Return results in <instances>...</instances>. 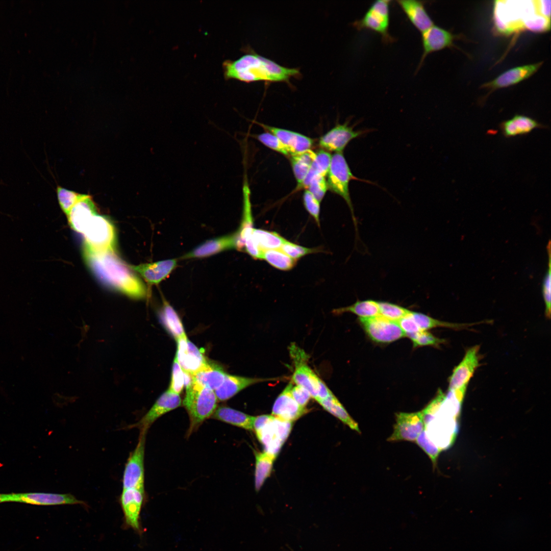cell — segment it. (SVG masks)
Masks as SVG:
<instances>
[{
  "instance_id": "cell-54",
  "label": "cell",
  "mask_w": 551,
  "mask_h": 551,
  "mask_svg": "<svg viewBox=\"0 0 551 551\" xmlns=\"http://www.w3.org/2000/svg\"><path fill=\"white\" fill-rule=\"evenodd\" d=\"M4 503L3 494H0V503Z\"/></svg>"
},
{
  "instance_id": "cell-11",
  "label": "cell",
  "mask_w": 551,
  "mask_h": 551,
  "mask_svg": "<svg viewBox=\"0 0 551 551\" xmlns=\"http://www.w3.org/2000/svg\"><path fill=\"white\" fill-rule=\"evenodd\" d=\"M146 434L140 433L138 442L127 459L122 477V489H144Z\"/></svg>"
},
{
  "instance_id": "cell-50",
  "label": "cell",
  "mask_w": 551,
  "mask_h": 551,
  "mask_svg": "<svg viewBox=\"0 0 551 551\" xmlns=\"http://www.w3.org/2000/svg\"><path fill=\"white\" fill-rule=\"evenodd\" d=\"M328 188L325 177H316L312 180L307 189L320 202L324 196Z\"/></svg>"
},
{
  "instance_id": "cell-4",
  "label": "cell",
  "mask_w": 551,
  "mask_h": 551,
  "mask_svg": "<svg viewBox=\"0 0 551 551\" xmlns=\"http://www.w3.org/2000/svg\"><path fill=\"white\" fill-rule=\"evenodd\" d=\"M186 389L183 404L189 416L188 434H190L212 416L217 408L218 399L213 390L193 382Z\"/></svg>"
},
{
  "instance_id": "cell-51",
  "label": "cell",
  "mask_w": 551,
  "mask_h": 551,
  "mask_svg": "<svg viewBox=\"0 0 551 551\" xmlns=\"http://www.w3.org/2000/svg\"><path fill=\"white\" fill-rule=\"evenodd\" d=\"M291 393L294 399L302 407L306 408L311 396L309 392L304 388L299 385H293L291 388Z\"/></svg>"
},
{
  "instance_id": "cell-2",
  "label": "cell",
  "mask_w": 551,
  "mask_h": 551,
  "mask_svg": "<svg viewBox=\"0 0 551 551\" xmlns=\"http://www.w3.org/2000/svg\"><path fill=\"white\" fill-rule=\"evenodd\" d=\"M224 78L249 83L257 81L289 82L301 76L299 70L281 66L252 51L235 60L222 63Z\"/></svg>"
},
{
  "instance_id": "cell-48",
  "label": "cell",
  "mask_w": 551,
  "mask_h": 551,
  "mask_svg": "<svg viewBox=\"0 0 551 551\" xmlns=\"http://www.w3.org/2000/svg\"><path fill=\"white\" fill-rule=\"evenodd\" d=\"M303 198L306 210L319 226L320 202L307 189L304 191Z\"/></svg>"
},
{
  "instance_id": "cell-36",
  "label": "cell",
  "mask_w": 551,
  "mask_h": 551,
  "mask_svg": "<svg viewBox=\"0 0 551 551\" xmlns=\"http://www.w3.org/2000/svg\"><path fill=\"white\" fill-rule=\"evenodd\" d=\"M252 236L255 243L262 252L280 249L287 240L276 232L255 228L253 229Z\"/></svg>"
},
{
  "instance_id": "cell-19",
  "label": "cell",
  "mask_w": 551,
  "mask_h": 551,
  "mask_svg": "<svg viewBox=\"0 0 551 551\" xmlns=\"http://www.w3.org/2000/svg\"><path fill=\"white\" fill-rule=\"evenodd\" d=\"M364 133L363 131H355L347 123L338 124L322 136L319 141L323 150L342 152L348 143Z\"/></svg>"
},
{
  "instance_id": "cell-37",
  "label": "cell",
  "mask_w": 551,
  "mask_h": 551,
  "mask_svg": "<svg viewBox=\"0 0 551 551\" xmlns=\"http://www.w3.org/2000/svg\"><path fill=\"white\" fill-rule=\"evenodd\" d=\"M255 458V487L258 491L270 475L275 458L264 452H256Z\"/></svg>"
},
{
  "instance_id": "cell-41",
  "label": "cell",
  "mask_w": 551,
  "mask_h": 551,
  "mask_svg": "<svg viewBox=\"0 0 551 551\" xmlns=\"http://www.w3.org/2000/svg\"><path fill=\"white\" fill-rule=\"evenodd\" d=\"M547 252L548 257V269L543 280L542 294L545 306V314L547 318H550L551 310V253L550 240L547 245Z\"/></svg>"
},
{
  "instance_id": "cell-43",
  "label": "cell",
  "mask_w": 551,
  "mask_h": 551,
  "mask_svg": "<svg viewBox=\"0 0 551 551\" xmlns=\"http://www.w3.org/2000/svg\"><path fill=\"white\" fill-rule=\"evenodd\" d=\"M406 337L412 341L414 347L426 345L439 346L445 342V340L439 338L426 331H421L416 333L408 334L406 335Z\"/></svg>"
},
{
  "instance_id": "cell-25",
  "label": "cell",
  "mask_w": 551,
  "mask_h": 551,
  "mask_svg": "<svg viewBox=\"0 0 551 551\" xmlns=\"http://www.w3.org/2000/svg\"><path fill=\"white\" fill-rule=\"evenodd\" d=\"M262 128L276 136L286 146L290 156L310 149L313 141L310 138L290 130L258 123Z\"/></svg>"
},
{
  "instance_id": "cell-21",
  "label": "cell",
  "mask_w": 551,
  "mask_h": 551,
  "mask_svg": "<svg viewBox=\"0 0 551 551\" xmlns=\"http://www.w3.org/2000/svg\"><path fill=\"white\" fill-rule=\"evenodd\" d=\"M291 381L276 398L272 409L271 415L283 420L293 422L308 412L307 408L299 406L293 398Z\"/></svg>"
},
{
  "instance_id": "cell-38",
  "label": "cell",
  "mask_w": 551,
  "mask_h": 551,
  "mask_svg": "<svg viewBox=\"0 0 551 551\" xmlns=\"http://www.w3.org/2000/svg\"><path fill=\"white\" fill-rule=\"evenodd\" d=\"M410 315L421 331H426L428 329L437 327H444L454 330H462L466 329L469 326L479 323H456L445 322L433 318L421 313L412 311L411 312Z\"/></svg>"
},
{
  "instance_id": "cell-33",
  "label": "cell",
  "mask_w": 551,
  "mask_h": 551,
  "mask_svg": "<svg viewBox=\"0 0 551 551\" xmlns=\"http://www.w3.org/2000/svg\"><path fill=\"white\" fill-rule=\"evenodd\" d=\"M327 411L338 418L351 429L360 433L358 423L352 418L343 405L332 393L326 398L318 402Z\"/></svg>"
},
{
  "instance_id": "cell-15",
  "label": "cell",
  "mask_w": 551,
  "mask_h": 551,
  "mask_svg": "<svg viewBox=\"0 0 551 551\" xmlns=\"http://www.w3.org/2000/svg\"><path fill=\"white\" fill-rule=\"evenodd\" d=\"M144 497V489H122L119 502L123 514L124 522L130 528L140 533V514Z\"/></svg>"
},
{
  "instance_id": "cell-23",
  "label": "cell",
  "mask_w": 551,
  "mask_h": 551,
  "mask_svg": "<svg viewBox=\"0 0 551 551\" xmlns=\"http://www.w3.org/2000/svg\"><path fill=\"white\" fill-rule=\"evenodd\" d=\"M542 62L517 66L503 72L493 80L485 83L482 88L490 90L507 87L524 80L534 74L541 67Z\"/></svg>"
},
{
  "instance_id": "cell-40",
  "label": "cell",
  "mask_w": 551,
  "mask_h": 551,
  "mask_svg": "<svg viewBox=\"0 0 551 551\" xmlns=\"http://www.w3.org/2000/svg\"><path fill=\"white\" fill-rule=\"evenodd\" d=\"M57 194L60 208L66 216L74 205L85 195L60 186L57 187Z\"/></svg>"
},
{
  "instance_id": "cell-7",
  "label": "cell",
  "mask_w": 551,
  "mask_h": 551,
  "mask_svg": "<svg viewBox=\"0 0 551 551\" xmlns=\"http://www.w3.org/2000/svg\"><path fill=\"white\" fill-rule=\"evenodd\" d=\"M328 188L334 193L341 196L346 202L352 212V218L357 231V220L349 191V183L352 180H359L352 173L342 152L335 153L332 156L330 168L327 174Z\"/></svg>"
},
{
  "instance_id": "cell-47",
  "label": "cell",
  "mask_w": 551,
  "mask_h": 551,
  "mask_svg": "<svg viewBox=\"0 0 551 551\" xmlns=\"http://www.w3.org/2000/svg\"><path fill=\"white\" fill-rule=\"evenodd\" d=\"M417 444L425 452L436 466L437 459L440 453L438 447L429 439L423 429L416 440Z\"/></svg>"
},
{
  "instance_id": "cell-26",
  "label": "cell",
  "mask_w": 551,
  "mask_h": 551,
  "mask_svg": "<svg viewBox=\"0 0 551 551\" xmlns=\"http://www.w3.org/2000/svg\"><path fill=\"white\" fill-rule=\"evenodd\" d=\"M277 379L278 378H249L227 373L222 384L214 391L218 400L225 401L252 385Z\"/></svg>"
},
{
  "instance_id": "cell-17",
  "label": "cell",
  "mask_w": 551,
  "mask_h": 551,
  "mask_svg": "<svg viewBox=\"0 0 551 551\" xmlns=\"http://www.w3.org/2000/svg\"><path fill=\"white\" fill-rule=\"evenodd\" d=\"M176 357L184 372L192 375L208 362L201 351L187 336L177 340Z\"/></svg>"
},
{
  "instance_id": "cell-34",
  "label": "cell",
  "mask_w": 551,
  "mask_h": 551,
  "mask_svg": "<svg viewBox=\"0 0 551 551\" xmlns=\"http://www.w3.org/2000/svg\"><path fill=\"white\" fill-rule=\"evenodd\" d=\"M332 155L329 152L321 149L316 153V157L300 188L307 189L310 182L316 177H323L328 174L331 165Z\"/></svg>"
},
{
  "instance_id": "cell-31",
  "label": "cell",
  "mask_w": 551,
  "mask_h": 551,
  "mask_svg": "<svg viewBox=\"0 0 551 551\" xmlns=\"http://www.w3.org/2000/svg\"><path fill=\"white\" fill-rule=\"evenodd\" d=\"M160 317L167 331L177 341L186 336L182 321L175 310L164 299Z\"/></svg>"
},
{
  "instance_id": "cell-39",
  "label": "cell",
  "mask_w": 551,
  "mask_h": 551,
  "mask_svg": "<svg viewBox=\"0 0 551 551\" xmlns=\"http://www.w3.org/2000/svg\"><path fill=\"white\" fill-rule=\"evenodd\" d=\"M261 259L265 260L272 266L282 270L291 269L297 261L288 256L280 249L263 251Z\"/></svg>"
},
{
  "instance_id": "cell-42",
  "label": "cell",
  "mask_w": 551,
  "mask_h": 551,
  "mask_svg": "<svg viewBox=\"0 0 551 551\" xmlns=\"http://www.w3.org/2000/svg\"><path fill=\"white\" fill-rule=\"evenodd\" d=\"M380 314L385 318L394 320H398L408 315L411 311L396 304L387 302H378Z\"/></svg>"
},
{
  "instance_id": "cell-1",
  "label": "cell",
  "mask_w": 551,
  "mask_h": 551,
  "mask_svg": "<svg viewBox=\"0 0 551 551\" xmlns=\"http://www.w3.org/2000/svg\"><path fill=\"white\" fill-rule=\"evenodd\" d=\"M83 255L91 271L107 286L134 299L147 296L144 282L115 250L94 251L83 247Z\"/></svg>"
},
{
  "instance_id": "cell-12",
  "label": "cell",
  "mask_w": 551,
  "mask_h": 551,
  "mask_svg": "<svg viewBox=\"0 0 551 551\" xmlns=\"http://www.w3.org/2000/svg\"><path fill=\"white\" fill-rule=\"evenodd\" d=\"M4 502H17L41 506L84 505L86 504L70 493L29 492L3 494Z\"/></svg>"
},
{
  "instance_id": "cell-9",
  "label": "cell",
  "mask_w": 551,
  "mask_h": 551,
  "mask_svg": "<svg viewBox=\"0 0 551 551\" xmlns=\"http://www.w3.org/2000/svg\"><path fill=\"white\" fill-rule=\"evenodd\" d=\"M390 1L378 0L370 6L363 17L356 21L354 26L359 30L368 29L381 35L384 41H391L389 33Z\"/></svg>"
},
{
  "instance_id": "cell-28",
  "label": "cell",
  "mask_w": 551,
  "mask_h": 551,
  "mask_svg": "<svg viewBox=\"0 0 551 551\" xmlns=\"http://www.w3.org/2000/svg\"><path fill=\"white\" fill-rule=\"evenodd\" d=\"M503 135L506 138L525 135L536 129L546 127L530 117L516 114L512 118L502 122L499 126Z\"/></svg>"
},
{
  "instance_id": "cell-46",
  "label": "cell",
  "mask_w": 551,
  "mask_h": 551,
  "mask_svg": "<svg viewBox=\"0 0 551 551\" xmlns=\"http://www.w3.org/2000/svg\"><path fill=\"white\" fill-rule=\"evenodd\" d=\"M256 138L267 147L284 155H290L286 146L272 133H263L257 135Z\"/></svg>"
},
{
  "instance_id": "cell-6",
  "label": "cell",
  "mask_w": 551,
  "mask_h": 551,
  "mask_svg": "<svg viewBox=\"0 0 551 551\" xmlns=\"http://www.w3.org/2000/svg\"><path fill=\"white\" fill-rule=\"evenodd\" d=\"M289 350L294 365L293 383L306 389L317 402L328 397L332 392L308 365V356L304 350L294 343L290 345Z\"/></svg>"
},
{
  "instance_id": "cell-49",
  "label": "cell",
  "mask_w": 551,
  "mask_h": 551,
  "mask_svg": "<svg viewBox=\"0 0 551 551\" xmlns=\"http://www.w3.org/2000/svg\"><path fill=\"white\" fill-rule=\"evenodd\" d=\"M523 25L533 31H544L550 28V19L542 15L532 16L524 20Z\"/></svg>"
},
{
  "instance_id": "cell-3",
  "label": "cell",
  "mask_w": 551,
  "mask_h": 551,
  "mask_svg": "<svg viewBox=\"0 0 551 551\" xmlns=\"http://www.w3.org/2000/svg\"><path fill=\"white\" fill-rule=\"evenodd\" d=\"M292 424L272 415L254 416L253 431L262 444L264 453L276 459L291 432Z\"/></svg>"
},
{
  "instance_id": "cell-44",
  "label": "cell",
  "mask_w": 551,
  "mask_h": 551,
  "mask_svg": "<svg viewBox=\"0 0 551 551\" xmlns=\"http://www.w3.org/2000/svg\"><path fill=\"white\" fill-rule=\"evenodd\" d=\"M185 385L184 373L175 356L172 368V374L169 390L180 394Z\"/></svg>"
},
{
  "instance_id": "cell-16",
  "label": "cell",
  "mask_w": 551,
  "mask_h": 551,
  "mask_svg": "<svg viewBox=\"0 0 551 551\" xmlns=\"http://www.w3.org/2000/svg\"><path fill=\"white\" fill-rule=\"evenodd\" d=\"M480 346L468 348L461 362L454 369L449 377L448 390L467 388L469 382L479 365Z\"/></svg>"
},
{
  "instance_id": "cell-14",
  "label": "cell",
  "mask_w": 551,
  "mask_h": 551,
  "mask_svg": "<svg viewBox=\"0 0 551 551\" xmlns=\"http://www.w3.org/2000/svg\"><path fill=\"white\" fill-rule=\"evenodd\" d=\"M181 403L180 394L168 389L160 395L148 411L138 422L128 427L129 429L138 428L140 430V433H146L148 429L158 418L179 407Z\"/></svg>"
},
{
  "instance_id": "cell-30",
  "label": "cell",
  "mask_w": 551,
  "mask_h": 551,
  "mask_svg": "<svg viewBox=\"0 0 551 551\" xmlns=\"http://www.w3.org/2000/svg\"><path fill=\"white\" fill-rule=\"evenodd\" d=\"M211 417L245 430H253L254 416L230 407H219Z\"/></svg>"
},
{
  "instance_id": "cell-29",
  "label": "cell",
  "mask_w": 551,
  "mask_h": 551,
  "mask_svg": "<svg viewBox=\"0 0 551 551\" xmlns=\"http://www.w3.org/2000/svg\"><path fill=\"white\" fill-rule=\"evenodd\" d=\"M226 374L220 367L208 362L192 375V382L214 391L222 384Z\"/></svg>"
},
{
  "instance_id": "cell-20",
  "label": "cell",
  "mask_w": 551,
  "mask_h": 551,
  "mask_svg": "<svg viewBox=\"0 0 551 551\" xmlns=\"http://www.w3.org/2000/svg\"><path fill=\"white\" fill-rule=\"evenodd\" d=\"M237 248V235L233 234L212 238L204 242L190 252L183 255L181 259L203 258L221 252Z\"/></svg>"
},
{
  "instance_id": "cell-35",
  "label": "cell",
  "mask_w": 551,
  "mask_h": 551,
  "mask_svg": "<svg viewBox=\"0 0 551 551\" xmlns=\"http://www.w3.org/2000/svg\"><path fill=\"white\" fill-rule=\"evenodd\" d=\"M334 314H341L345 312H350L356 314L359 318H368L380 314L378 302L367 299L358 300L351 306L334 309Z\"/></svg>"
},
{
  "instance_id": "cell-5",
  "label": "cell",
  "mask_w": 551,
  "mask_h": 551,
  "mask_svg": "<svg viewBox=\"0 0 551 551\" xmlns=\"http://www.w3.org/2000/svg\"><path fill=\"white\" fill-rule=\"evenodd\" d=\"M423 420L427 436L440 452L453 445L459 429V419L444 409L441 404L431 414L423 416Z\"/></svg>"
},
{
  "instance_id": "cell-13",
  "label": "cell",
  "mask_w": 551,
  "mask_h": 551,
  "mask_svg": "<svg viewBox=\"0 0 551 551\" xmlns=\"http://www.w3.org/2000/svg\"><path fill=\"white\" fill-rule=\"evenodd\" d=\"M424 428L421 411L396 414L393 432L389 441H415Z\"/></svg>"
},
{
  "instance_id": "cell-10",
  "label": "cell",
  "mask_w": 551,
  "mask_h": 551,
  "mask_svg": "<svg viewBox=\"0 0 551 551\" xmlns=\"http://www.w3.org/2000/svg\"><path fill=\"white\" fill-rule=\"evenodd\" d=\"M365 332L373 341L390 343L406 337L396 321L379 314L368 318H359Z\"/></svg>"
},
{
  "instance_id": "cell-18",
  "label": "cell",
  "mask_w": 551,
  "mask_h": 551,
  "mask_svg": "<svg viewBox=\"0 0 551 551\" xmlns=\"http://www.w3.org/2000/svg\"><path fill=\"white\" fill-rule=\"evenodd\" d=\"M178 265L177 259H166L154 262L129 265L134 272L138 273L148 285H158L167 278Z\"/></svg>"
},
{
  "instance_id": "cell-27",
  "label": "cell",
  "mask_w": 551,
  "mask_h": 551,
  "mask_svg": "<svg viewBox=\"0 0 551 551\" xmlns=\"http://www.w3.org/2000/svg\"><path fill=\"white\" fill-rule=\"evenodd\" d=\"M396 2L409 21L421 33L434 25L422 2L415 0Z\"/></svg>"
},
{
  "instance_id": "cell-22",
  "label": "cell",
  "mask_w": 551,
  "mask_h": 551,
  "mask_svg": "<svg viewBox=\"0 0 551 551\" xmlns=\"http://www.w3.org/2000/svg\"><path fill=\"white\" fill-rule=\"evenodd\" d=\"M455 37L449 31L435 25L422 33L423 53L419 67L429 54L452 46Z\"/></svg>"
},
{
  "instance_id": "cell-24",
  "label": "cell",
  "mask_w": 551,
  "mask_h": 551,
  "mask_svg": "<svg viewBox=\"0 0 551 551\" xmlns=\"http://www.w3.org/2000/svg\"><path fill=\"white\" fill-rule=\"evenodd\" d=\"M97 214L96 206L88 194L77 203L67 216L70 227L74 231L83 234L93 217Z\"/></svg>"
},
{
  "instance_id": "cell-53",
  "label": "cell",
  "mask_w": 551,
  "mask_h": 551,
  "mask_svg": "<svg viewBox=\"0 0 551 551\" xmlns=\"http://www.w3.org/2000/svg\"><path fill=\"white\" fill-rule=\"evenodd\" d=\"M536 4V9L541 15L550 19V1H537Z\"/></svg>"
},
{
  "instance_id": "cell-45",
  "label": "cell",
  "mask_w": 551,
  "mask_h": 551,
  "mask_svg": "<svg viewBox=\"0 0 551 551\" xmlns=\"http://www.w3.org/2000/svg\"><path fill=\"white\" fill-rule=\"evenodd\" d=\"M280 249L291 258L297 260L302 257L318 251V248H308L286 240Z\"/></svg>"
},
{
  "instance_id": "cell-8",
  "label": "cell",
  "mask_w": 551,
  "mask_h": 551,
  "mask_svg": "<svg viewBox=\"0 0 551 551\" xmlns=\"http://www.w3.org/2000/svg\"><path fill=\"white\" fill-rule=\"evenodd\" d=\"M82 234L84 247L94 251L115 250V228L106 216L98 214L94 216Z\"/></svg>"
},
{
  "instance_id": "cell-32",
  "label": "cell",
  "mask_w": 551,
  "mask_h": 551,
  "mask_svg": "<svg viewBox=\"0 0 551 551\" xmlns=\"http://www.w3.org/2000/svg\"><path fill=\"white\" fill-rule=\"evenodd\" d=\"M315 157L316 153L311 149L291 156L290 162L297 189L300 188Z\"/></svg>"
},
{
  "instance_id": "cell-52",
  "label": "cell",
  "mask_w": 551,
  "mask_h": 551,
  "mask_svg": "<svg viewBox=\"0 0 551 551\" xmlns=\"http://www.w3.org/2000/svg\"><path fill=\"white\" fill-rule=\"evenodd\" d=\"M411 312L407 316L396 321L405 333L406 337L407 335L416 333L421 331L411 317Z\"/></svg>"
}]
</instances>
